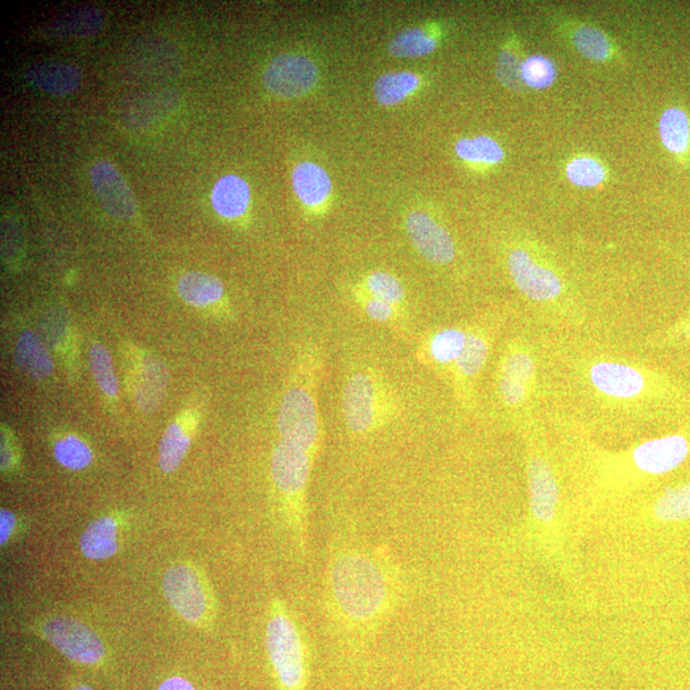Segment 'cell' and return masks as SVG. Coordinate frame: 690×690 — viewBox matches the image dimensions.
Masks as SVG:
<instances>
[{
  "instance_id": "obj_35",
  "label": "cell",
  "mask_w": 690,
  "mask_h": 690,
  "mask_svg": "<svg viewBox=\"0 0 690 690\" xmlns=\"http://www.w3.org/2000/svg\"><path fill=\"white\" fill-rule=\"evenodd\" d=\"M556 66L542 56L527 58L522 63V80L533 89H547L556 81Z\"/></svg>"
},
{
  "instance_id": "obj_5",
  "label": "cell",
  "mask_w": 690,
  "mask_h": 690,
  "mask_svg": "<svg viewBox=\"0 0 690 690\" xmlns=\"http://www.w3.org/2000/svg\"><path fill=\"white\" fill-rule=\"evenodd\" d=\"M318 381L310 388L296 386L287 390L278 414L281 440L302 448L313 459L321 447V422L317 398Z\"/></svg>"
},
{
  "instance_id": "obj_2",
  "label": "cell",
  "mask_w": 690,
  "mask_h": 690,
  "mask_svg": "<svg viewBox=\"0 0 690 690\" xmlns=\"http://www.w3.org/2000/svg\"><path fill=\"white\" fill-rule=\"evenodd\" d=\"M267 651L284 690H304L307 664L303 638L280 601L272 603L267 627Z\"/></svg>"
},
{
  "instance_id": "obj_23",
  "label": "cell",
  "mask_w": 690,
  "mask_h": 690,
  "mask_svg": "<svg viewBox=\"0 0 690 690\" xmlns=\"http://www.w3.org/2000/svg\"><path fill=\"white\" fill-rule=\"evenodd\" d=\"M663 147L674 156H684L690 147V119L684 110L669 108L660 119Z\"/></svg>"
},
{
  "instance_id": "obj_10",
  "label": "cell",
  "mask_w": 690,
  "mask_h": 690,
  "mask_svg": "<svg viewBox=\"0 0 690 690\" xmlns=\"http://www.w3.org/2000/svg\"><path fill=\"white\" fill-rule=\"evenodd\" d=\"M409 240L426 260L446 266L456 258L453 238L430 216L422 211H412L406 219Z\"/></svg>"
},
{
  "instance_id": "obj_27",
  "label": "cell",
  "mask_w": 690,
  "mask_h": 690,
  "mask_svg": "<svg viewBox=\"0 0 690 690\" xmlns=\"http://www.w3.org/2000/svg\"><path fill=\"white\" fill-rule=\"evenodd\" d=\"M457 156L471 163L498 164L504 159V151L497 141L488 136L474 139H463L456 144Z\"/></svg>"
},
{
  "instance_id": "obj_44",
  "label": "cell",
  "mask_w": 690,
  "mask_h": 690,
  "mask_svg": "<svg viewBox=\"0 0 690 690\" xmlns=\"http://www.w3.org/2000/svg\"><path fill=\"white\" fill-rule=\"evenodd\" d=\"M11 463H12V457H11L10 448H8V446L4 444V441H2V467H3V470H4V468L10 467Z\"/></svg>"
},
{
  "instance_id": "obj_43",
  "label": "cell",
  "mask_w": 690,
  "mask_h": 690,
  "mask_svg": "<svg viewBox=\"0 0 690 690\" xmlns=\"http://www.w3.org/2000/svg\"><path fill=\"white\" fill-rule=\"evenodd\" d=\"M158 690H194V688L189 680L174 677L167 679L164 683L159 687Z\"/></svg>"
},
{
  "instance_id": "obj_33",
  "label": "cell",
  "mask_w": 690,
  "mask_h": 690,
  "mask_svg": "<svg viewBox=\"0 0 690 690\" xmlns=\"http://www.w3.org/2000/svg\"><path fill=\"white\" fill-rule=\"evenodd\" d=\"M54 457L68 470L81 471L90 466L92 451L81 439L67 437L56 442Z\"/></svg>"
},
{
  "instance_id": "obj_3",
  "label": "cell",
  "mask_w": 690,
  "mask_h": 690,
  "mask_svg": "<svg viewBox=\"0 0 690 690\" xmlns=\"http://www.w3.org/2000/svg\"><path fill=\"white\" fill-rule=\"evenodd\" d=\"M393 403L381 379L370 371H357L346 382L344 420L353 433L377 431L394 413Z\"/></svg>"
},
{
  "instance_id": "obj_39",
  "label": "cell",
  "mask_w": 690,
  "mask_h": 690,
  "mask_svg": "<svg viewBox=\"0 0 690 690\" xmlns=\"http://www.w3.org/2000/svg\"><path fill=\"white\" fill-rule=\"evenodd\" d=\"M533 358L524 352H514L507 356L501 366V377H507L527 386L533 379Z\"/></svg>"
},
{
  "instance_id": "obj_13",
  "label": "cell",
  "mask_w": 690,
  "mask_h": 690,
  "mask_svg": "<svg viewBox=\"0 0 690 690\" xmlns=\"http://www.w3.org/2000/svg\"><path fill=\"white\" fill-rule=\"evenodd\" d=\"M26 80L41 91L56 97L71 96L80 88L82 71L79 66L62 61H44L32 64L26 71Z\"/></svg>"
},
{
  "instance_id": "obj_12",
  "label": "cell",
  "mask_w": 690,
  "mask_h": 690,
  "mask_svg": "<svg viewBox=\"0 0 690 690\" xmlns=\"http://www.w3.org/2000/svg\"><path fill=\"white\" fill-rule=\"evenodd\" d=\"M689 454L688 441L679 434L643 442L634 450V462L639 470L662 474L676 470Z\"/></svg>"
},
{
  "instance_id": "obj_11",
  "label": "cell",
  "mask_w": 690,
  "mask_h": 690,
  "mask_svg": "<svg viewBox=\"0 0 690 690\" xmlns=\"http://www.w3.org/2000/svg\"><path fill=\"white\" fill-rule=\"evenodd\" d=\"M508 267L516 286L533 301H551L561 292V281L556 272L539 266L524 250L509 254Z\"/></svg>"
},
{
  "instance_id": "obj_34",
  "label": "cell",
  "mask_w": 690,
  "mask_h": 690,
  "mask_svg": "<svg viewBox=\"0 0 690 690\" xmlns=\"http://www.w3.org/2000/svg\"><path fill=\"white\" fill-rule=\"evenodd\" d=\"M574 44L579 53L592 61H603L611 54V44L607 36L591 26H583L576 32Z\"/></svg>"
},
{
  "instance_id": "obj_18",
  "label": "cell",
  "mask_w": 690,
  "mask_h": 690,
  "mask_svg": "<svg viewBox=\"0 0 690 690\" xmlns=\"http://www.w3.org/2000/svg\"><path fill=\"white\" fill-rule=\"evenodd\" d=\"M292 183L298 198L310 208H318L331 192V179L326 169L303 161L293 169Z\"/></svg>"
},
{
  "instance_id": "obj_4",
  "label": "cell",
  "mask_w": 690,
  "mask_h": 690,
  "mask_svg": "<svg viewBox=\"0 0 690 690\" xmlns=\"http://www.w3.org/2000/svg\"><path fill=\"white\" fill-rule=\"evenodd\" d=\"M313 460L306 450L286 440L278 442L270 460L271 479L281 496L287 499L288 516L301 541H304L306 492L309 488Z\"/></svg>"
},
{
  "instance_id": "obj_40",
  "label": "cell",
  "mask_w": 690,
  "mask_h": 690,
  "mask_svg": "<svg viewBox=\"0 0 690 690\" xmlns=\"http://www.w3.org/2000/svg\"><path fill=\"white\" fill-rule=\"evenodd\" d=\"M498 76L502 83L511 89H517L522 84V63L509 50L502 51L499 57Z\"/></svg>"
},
{
  "instance_id": "obj_16",
  "label": "cell",
  "mask_w": 690,
  "mask_h": 690,
  "mask_svg": "<svg viewBox=\"0 0 690 690\" xmlns=\"http://www.w3.org/2000/svg\"><path fill=\"white\" fill-rule=\"evenodd\" d=\"M531 509L537 519L551 522L556 517L559 490L551 468L542 459H533L530 464Z\"/></svg>"
},
{
  "instance_id": "obj_26",
  "label": "cell",
  "mask_w": 690,
  "mask_h": 690,
  "mask_svg": "<svg viewBox=\"0 0 690 690\" xmlns=\"http://www.w3.org/2000/svg\"><path fill=\"white\" fill-rule=\"evenodd\" d=\"M467 332L459 329H444L434 334L429 342V356L434 363H457L467 342Z\"/></svg>"
},
{
  "instance_id": "obj_6",
  "label": "cell",
  "mask_w": 690,
  "mask_h": 690,
  "mask_svg": "<svg viewBox=\"0 0 690 690\" xmlns=\"http://www.w3.org/2000/svg\"><path fill=\"white\" fill-rule=\"evenodd\" d=\"M42 634L57 651L73 662L97 664L104 659L106 649L100 637L80 620L51 618L42 626Z\"/></svg>"
},
{
  "instance_id": "obj_14",
  "label": "cell",
  "mask_w": 690,
  "mask_h": 690,
  "mask_svg": "<svg viewBox=\"0 0 690 690\" xmlns=\"http://www.w3.org/2000/svg\"><path fill=\"white\" fill-rule=\"evenodd\" d=\"M593 387L613 398L629 399L642 393L644 378L630 366L617 362L596 363L590 372Z\"/></svg>"
},
{
  "instance_id": "obj_22",
  "label": "cell",
  "mask_w": 690,
  "mask_h": 690,
  "mask_svg": "<svg viewBox=\"0 0 690 690\" xmlns=\"http://www.w3.org/2000/svg\"><path fill=\"white\" fill-rule=\"evenodd\" d=\"M177 292L186 303L207 307L223 298L224 286L216 277L201 271H189L179 278Z\"/></svg>"
},
{
  "instance_id": "obj_30",
  "label": "cell",
  "mask_w": 690,
  "mask_h": 690,
  "mask_svg": "<svg viewBox=\"0 0 690 690\" xmlns=\"http://www.w3.org/2000/svg\"><path fill=\"white\" fill-rule=\"evenodd\" d=\"M654 516L664 522L690 518V483L668 490L654 504Z\"/></svg>"
},
{
  "instance_id": "obj_17",
  "label": "cell",
  "mask_w": 690,
  "mask_h": 690,
  "mask_svg": "<svg viewBox=\"0 0 690 690\" xmlns=\"http://www.w3.org/2000/svg\"><path fill=\"white\" fill-rule=\"evenodd\" d=\"M251 191L244 179L229 174L221 177L211 193V203L220 217L236 219L249 208Z\"/></svg>"
},
{
  "instance_id": "obj_25",
  "label": "cell",
  "mask_w": 690,
  "mask_h": 690,
  "mask_svg": "<svg viewBox=\"0 0 690 690\" xmlns=\"http://www.w3.org/2000/svg\"><path fill=\"white\" fill-rule=\"evenodd\" d=\"M191 446V438L179 423L170 424L159 447V467L164 473H172L182 464Z\"/></svg>"
},
{
  "instance_id": "obj_15",
  "label": "cell",
  "mask_w": 690,
  "mask_h": 690,
  "mask_svg": "<svg viewBox=\"0 0 690 690\" xmlns=\"http://www.w3.org/2000/svg\"><path fill=\"white\" fill-rule=\"evenodd\" d=\"M106 14L97 7H80L42 26L46 38H87L104 28Z\"/></svg>"
},
{
  "instance_id": "obj_9",
  "label": "cell",
  "mask_w": 690,
  "mask_h": 690,
  "mask_svg": "<svg viewBox=\"0 0 690 690\" xmlns=\"http://www.w3.org/2000/svg\"><path fill=\"white\" fill-rule=\"evenodd\" d=\"M90 182L101 207L117 219H130L138 210L134 194L126 178L107 160L98 161L90 170Z\"/></svg>"
},
{
  "instance_id": "obj_21",
  "label": "cell",
  "mask_w": 690,
  "mask_h": 690,
  "mask_svg": "<svg viewBox=\"0 0 690 690\" xmlns=\"http://www.w3.org/2000/svg\"><path fill=\"white\" fill-rule=\"evenodd\" d=\"M118 528L113 518L101 517L81 536V551L90 560H108L118 550Z\"/></svg>"
},
{
  "instance_id": "obj_45",
  "label": "cell",
  "mask_w": 690,
  "mask_h": 690,
  "mask_svg": "<svg viewBox=\"0 0 690 690\" xmlns=\"http://www.w3.org/2000/svg\"><path fill=\"white\" fill-rule=\"evenodd\" d=\"M73 690H93V689L87 686H77Z\"/></svg>"
},
{
  "instance_id": "obj_8",
  "label": "cell",
  "mask_w": 690,
  "mask_h": 690,
  "mask_svg": "<svg viewBox=\"0 0 690 690\" xmlns=\"http://www.w3.org/2000/svg\"><path fill=\"white\" fill-rule=\"evenodd\" d=\"M262 81L272 96L296 99L317 87L319 70L310 58L286 53L271 59L263 71Z\"/></svg>"
},
{
  "instance_id": "obj_37",
  "label": "cell",
  "mask_w": 690,
  "mask_h": 690,
  "mask_svg": "<svg viewBox=\"0 0 690 690\" xmlns=\"http://www.w3.org/2000/svg\"><path fill=\"white\" fill-rule=\"evenodd\" d=\"M356 302L370 320L379 323H391L399 319L400 309L398 307L378 300V298L357 292Z\"/></svg>"
},
{
  "instance_id": "obj_42",
  "label": "cell",
  "mask_w": 690,
  "mask_h": 690,
  "mask_svg": "<svg viewBox=\"0 0 690 690\" xmlns=\"http://www.w3.org/2000/svg\"><path fill=\"white\" fill-rule=\"evenodd\" d=\"M16 528V517L10 510L0 511V543L6 544L10 541Z\"/></svg>"
},
{
  "instance_id": "obj_24",
  "label": "cell",
  "mask_w": 690,
  "mask_h": 690,
  "mask_svg": "<svg viewBox=\"0 0 690 690\" xmlns=\"http://www.w3.org/2000/svg\"><path fill=\"white\" fill-rule=\"evenodd\" d=\"M420 79L411 72H390L379 77L373 84L374 98L381 106L399 104L419 88Z\"/></svg>"
},
{
  "instance_id": "obj_29",
  "label": "cell",
  "mask_w": 690,
  "mask_h": 690,
  "mask_svg": "<svg viewBox=\"0 0 690 690\" xmlns=\"http://www.w3.org/2000/svg\"><path fill=\"white\" fill-rule=\"evenodd\" d=\"M362 292L402 309L406 291L400 281L387 271H373L364 280Z\"/></svg>"
},
{
  "instance_id": "obj_31",
  "label": "cell",
  "mask_w": 690,
  "mask_h": 690,
  "mask_svg": "<svg viewBox=\"0 0 690 690\" xmlns=\"http://www.w3.org/2000/svg\"><path fill=\"white\" fill-rule=\"evenodd\" d=\"M90 369L102 393L108 397L118 394V380L116 377L112 356L101 344H93L90 349Z\"/></svg>"
},
{
  "instance_id": "obj_19",
  "label": "cell",
  "mask_w": 690,
  "mask_h": 690,
  "mask_svg": "<svg viewBox=\"0 0 690 690\" xmlns=\"http://www.w3.org/2000/svg\"><path fill=\"white\" fill-rule=\"evenodd\" d=\"M16 361L20 369L32 379H47L54 370L53 360L46 344L30 330L23 331L17 342Z\"/></svg>"
},
{
  "instance_id": "obj_32",
  "label": "cell",
  "mask_w": 690,
  "mask_h": 690,
  "mask_svg": "<svg viewBox=\"0 0 690 690\" xmlns=\"http://www.w3.org/2000/svg\"><path fill=\"white\" fill-rule=\"evenodd\" d=\"M488 357V340L479 334H468L464 351L456 363L458 373L466 379L476 377L483 369Z\"/></svg>"
},
{
  "instance_id": "obj_20",
  "label": "cell",
  "mask_w": 690,
  "mask_h": 690,
  "mask_svg": "<svg viewBox=\"0 0 690 690\" xmlns=\"http://www.w3.org/2000/svg\"><path fill=\"white\" fill-rule=\"evenodd\" d=\"M167 383L168 374L164 364L156 358L148 357L142 363L134 396L142 411H156L164 398Z\"/></svg>"
},
{
  "instance_id": "obj_38",
  "label": "cell",
  "mask_w": 690,
  "mask_h": 690,
  "mask_svg": "<svg viewBox=\"0 0 690 690\" xmlns=\"http://www.w3.org/2000/svg\"><path fill=\"white\" fill-rule=\"evenodd\" d=\"M24 237L19 220L7 216L2 221V252L8 262L19 260L23 254Z\"/></svg>"
},
{
  "instance_id": "obj_41",
  "label": "cell",
  "mask_w": 690,
  "mask_h": 690,
  "mask_svg": "<svg viewBox=\"0 0 690 690\" xmlns=\"http://www.w3.org/2000/svg\"><path fill=\"white\" fill-rule=\"evenodd\" d=\"M499 393L508 406H519L524 402L527 397V386L513 379L501 377L499 380Z\"/></svg>"
},
{
  "instance_id": "obj_36",
  "label": "cell",
  "mask_w": 690,
  "mask_h": 690,
  "mask_svg": "<svg viewBox=\"0 0 690 690\" xmlns=\"http://www.w3.org/2000/svg\"><path fill=\"white\" fill-rule=\"evenodd\" d=\"M569 181L581 187H596L603 182L604 169L591 158H577L567 168Z\"/></svg>"
},
{
  "instance_id": "obj_1",
  "label": "cell",
  "mask_w": 690,
  "mask_h": 690,
  "mask_svg": "<svg viewBox=\"0 0 690 690\" xmlns=\"http://www.w3.org/2000/svg\"><path fill=\"white\" fill-rule=\"evenodd\" d=\"M329 591L339 618L354 629L379 623L396 599L386 566L360 551L340 553L332 562Z\"/></svg>"
},
{
  "instance_id": "obj_28",
  "label": "cell",
  "mask_w": 690,
  "mask_h": 690,
  "mask_svg": "<svg viewBox=\"0 0 690 690\" xmlns=\"http://www.w3.org/2000/svg\"><path fill=\"white\" fill-rule=\"evenodd\" d=\"M437 41L422 29H408L391 40L390 53L398 58H420L432 53Z\"/></svg>"
},
{
  "instance_id": "obj_7",
  "label": "cell",
  "mask_w": 690,
  "mask_h": 690,
  "mask_svg": "<svg viewBox=\"0 0 690 690\" xmlns=\"http://www.w3.org/2000/svg\"><path fill=\"white\" fill-rule=\"evenodd\" d=\"M163 591L170 607L192 624L207 620L210 596L196 569L187 564L170 567L163 577Z\"/></svg>"
}]
</instances>
